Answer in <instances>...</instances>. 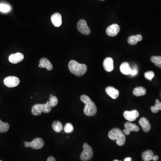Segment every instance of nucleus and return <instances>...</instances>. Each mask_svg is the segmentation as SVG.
Returning <instances> with one entry per match:
<instances>
[{
  "instance_id": "nucleus-6",
  "label": "nucleus",
  "mask_w": 161,
  "mask_h": 161,
  "mask_svg": "<svg viewBox=\"0 0 161 161\" xmlns=\"http://www.w3.org/2000/svg\"><path fill=\"white\" fill-rule=\"evenodd\" d=\"M44 140L40 138H35L31 142L27 141L24 142L25 147H31L34 150L41 149L44 146Z\"/></svg>"
},
{
  "instance_id": "nucleus-27",
  "label": "nucleus",
  "mask_w": 161,
  "mask_h": 161,
  "mask_svg": "<svg viewBox=\"0 0 161 161\" xmlns=\"http://www.w3.org/2000/svg\"><path fill=\"white\" fill-rule=\"evenodd\" d=\"M64 130L65 133L70 134L74 131V128L73 125L71 123H68L65 125Z\"/></svg>"
},
{
  "instance_id": "nucleus-2",
  "label": "nucleus",
  "mask_w": 161,
  "mask_h": 161,
  "mask_svg": "<svg viewBox=\"0 0 161 161\" xmlns=\"http://www.w3.org/2000/svg\"><path fill=\"white\" fill-rule=\"evenodd\" d=\"M69 68L71 72L78 77L84 75L87 70L86 65L79 64L75 60H70L69 64Z\"/></svg>"
},
{
  "instance_id": "nucleus-26",
  "label": "nucleus",
  "mask_w": 161,
  "mask_h": 161,
  "mask_svg": "<svg viewBox=\"0 0 161 161\" xmlns=\"http://www.w3.org/2000/svg\"><path fill=\"white\" fill-rule=\"evenodd\" d=\"M49 104L51 107H55L57 105L58 103V98L55 96H52L50 97L49 99Z\"/></svg>"
},
{
  "instance_id": "nucleus-15",
  "label": "nucleus",
  "mask_w": 161,
  "mask_h": 161,
  "mask_svg": "<svg viewBox=\"0 0 161 161\" xmlns=\"http://www.w3.org/2000/svg\"><path fill=\"white\" fill-rule=\"evenodd\" d=\"M52 23L55 27H59L62 24V17L60 14L58 13H54L51 17Z\"/></svg>"
},
{
  "instance_id": "nucleus-20",
  "label": "nucleus",
  "mask_w": 161,
  "mask_h": 161,
  "mask_svg": "<svg viewBox=\"0 0 161 161\" xmlns=\"http://www.w3.org/2000/svg\"><path fill=\"white\" fill-rule=\"evenodd\" d=\"M153 157V153L152 151L147 150L144 152L142 154V157L144 161H150L152 160Z\"/></svg>"
},
{
  "instance_id": "nucleus-8",
  "label": "nucleus",
  "mask_w": 161,
  "mask_h": 161,
  "mask_svg": "<svg viewBox=\"0 0 161 161\" xmlns=\"http://www.w3.org/2000/svg\"><path fill=\"white\" fill-rule=\"evenodd\" d=\"M4 83L8 87H14L19 85L20 80L16 77L9 76L4 79Z\"/></svg>"
},
{
  "instance_id": "nucleus-32",
  "label": "nucleus",
  "mask_w": 161,
  "mask_h": 161,
  "mask_svg": "<svg viewBox=\"0 0 161 161\" xmlns=\"http://www.w3.org/2000/svg\"><path fill=\"white\" fill-rule=\"evenodd\" d=\"M47 161H56V159L53 156H50L48 157Z\"/></svg>"
},
{
  "instance_id": "nucleus-34",
  "label": "nucleus",
  "mask_w": 161,
  "mask_h": 161,
  "mask_svg": "<svg viewBox=\"0 0 161 161\" xmlns=\"http://www.w3.org/2000/svg\"><path fill=\"white\" fill-rule=\"evenodd\" d=\"M124 161H131V158L130 157H126L124 159Z\"/></svg>"
},
{
  "instance_id": "nucleus-11",
  "label": "nucleus",
  "mask_w": 161,
  "mask_h": 161,
  "mask_svg": "<svg viewBox=\"0 0 161 161\" xmlns=\"http://www.w3.org/2000/svg\"><path fill=\"white\" fill-rule=\"evenodd\" d=\"M120 31V27L117 24H114L108 27L106 33L109 36L114 37L117 35Z\"/></svg>"
},
{
  "instance_id": "nucleus-13",
  "label": "nucleus",
  "mask_w": 161,
  "mask_h": 161,
  "mask_svg": "<svg viewBox=\"0 0 161 161\" xmlns=\"http://www.w3.org/2000/svg\"><path fill=\"white\" fill-rule=\"evenodd\" d=\"M103 67L106 71L110 72L114 69L113 60L111 57H107L103 61Z\"/></svg>"
},
{
  "instance_id": "nucleus-12",
  "label": "nucleus",
  "mask_w": 161,
  "mask_h": 161,
  "mask_svg": "<svg viewBox=\"0 0 161 161\" xmlns=\"http://www.w3.org/2000/svg\"><path fill=\"white\" fill-rule=\"evenodd\" d=\"M24 55L20 53L11 55L9 56V61L13 64H18L24 59Z\"/></svg>"
},
{
  "instance_id": "nucleus-28",
  "label": "nucleus",
  "mask_w": 161,
  "mask_h": 161,
  "mask_svg": "<svg viewBox=\"0 0 161 161\" xmlns=\"http://www.w3.org/2000/svg\"><path fill=\"white\" fill-rule=\"evenodd\" d=\"M128 41L129 44L131 45H135L138 42L135 35L130 36L128 39Z\"/></svg>"
},
{
  "instance_id": "nucleus-36",
  "label": "nucleus",
  "mask_w": 161,
  "mask_h": 161,
  "mask_svg": "<svg viewBox=\"0 0 161 161\" xmlns=\"http://www.w3.org/2000/svg\"><path fill=\"white\" fill-rule=\"evenodd\" d=\"M100 1H104V0H100Z\"/></svg>"
},
{
  "instance_id": "nucleus-22",
  "label": "nucleus",
  "mask_w": 161,
  "mask_h": 161,
  "mask_svg": "<svg viewBox=\"0 0 161 161\" xmlns=\"http://www.w3.org/2000/svg\"><path fill=\"white\" fill-rule=\"evenodd\" d=\"M10 125L7 123H4L0 120V133H6L9 130Z\"/></svg>"
},
{
  "instance_id": "nucleus-23",
  "label": "nucleus",
  "mask_w": 161,
  "mask_h": 161,
  "mask_svg": "<svg viewBox=\"0 0 161 161\" xmlns=\"http://www.w3.org/2000/svg\"><path fill=\"white\" fill-rule=\"evenodd\" d=\"M151 61L158 68H161V56H153L151 58Z\"/></svg>"
},
{
  "instance_id": "nucleus-37",
  "label": "nucleus",
  "mask_w": 161,
  "mask_h": 161,
  "mask_svg": "<svg viewBox=\"0 0 161 161\" xmlns=\"http://www.w3.org/2000/svg\"><path fill=\"white\" fill-rule=\"evenodd\" d=\"M0 161H1V160H0Z\"/></svg>"
},
{
  "instance_id": "nucleus-17",
  "label": "nucleus",
  "mask_w": 161,
  "mask_h": 161,
  "mask_svg": "<svg viewBox=\"0 0 161 161\" xmlns=\"http://www.w3.org/2000/svg\"><path fill=\"white\" fill-rule=\"evenodd\" d=\"M140 125L142 127V129L145 132L147 133L151 129V125L148 120L145 117H142L140 120Z\"/></svg>"
},
{
  "instance_id": "nucleus-35",
  "label": "nucleus",
  "mask_w": 161,
  "mask_h": 161,
  "mask_svg": "<svg viewBox=\"0 0 161 161\" xmlns=\"http://www.w3.org/2000/svg\"><path fill=\"white\" fill-rule=\"evenodd\" d=\"M113 161H118V160H114Z\"/></svg>"
},
{
  "instance_id": "nucleus-7",
  "label": "nucleus",
  "mask_w": 161,
  "mask_h": 161,
  "mask_svg": "<svg viewBox=\"0 0 161 161\" xmlns=\"http://www.w3.org/2000/svg\"><path fill=\"white\" fill-rule=\"evenodd\" d=\"M77 30L81 33L84 35H89L91 33V30L88 26L86 22L83 19L79 20L77 24Z\"/></svg>"
},
{
  "instance_id": "nucleus-29",
  "label": "nucleus",
  "mask_w": 161,
  "mask_h": 161,
  "mask_svg": "<svg viewBox=\"0 0 161 161\" xmlns=\"http://www.w3.org/2000/svg\"><path fill=\"white\" fill-rule=\"evenodd\" d=\"M155 77V74L153 71H148L145 72V77L146 79H148L150 81H151L153 77Z\"/></svg>"
},
{
  "instance_id": "nucleus-30",
  "label": "nucleus",
  "mask_w": 161,
  "mask_h": 161,
  "mask_svg": "<svg viewBox=\"0 0 161 161\" xmlns=\"http://www.w3.org/2000/svg\"><path fill=\"white\" fill-rule=\"evenodd\" d=\"M138 73V70L136 67H134L133 69H131V73L130 75L131 76H135L137 75Z\"/></svg>"
},
{
  "instance_id": "nucleus-19",
  "label": "nucleus",
  "mask_w": 161,
  "mask_h": 161,
  "mask_svg": "<svg viewBox=\"0 0 161 161\" xmlns=\"http://www.w3.org/2000/svg\"><path fill=\"white\" fill-rule=\"evenodd\" d=\"M52 128L57 133H60L64 129L63 124L59 121H54L52 124Z\"/></svg>"
},
{
  "instance_id": "nucleus-3",
  "label": "nucleus",
  "mask_w": 161,
  "mask_h": 161,
  "mask_svg": "<svg viewBox=\"0 0 161 161\" xmlns=\"http://www.w3.org/2000/svg\"><path fill=\"white\" fill-rule=\"evenodd\" d=\"M108 137L112 140L116 141L118 146L124 145L126 141V137L122 131L118 128L112 129L109 131Z\"/></svg>"
},
{
  "instance_id": "nucleus-21",
  "label": "nucleus",
  "mask_w": 161,
  "mask_h": 161,
  "mask_svg": "<svg viewBox=\"0 0 161 161\" xmlns=\"http://www.w3.org/2000/svg\"><path fill=\"white\" fill-rule=\"evenodd\" d=\"M146 92V89L143 87H137L134 89L133 93L136 96H141L145 95Z\"/></svg>"
},
{
  "instance_id": "nucleus-10",
  "label": "nucleus",
  "mask_w": 161,
  "mask_h": 161,
  "mask_svg": "<svg viewBox=\"0 0 161 161\" xmlns=\"http://www.w3.org/2000/svg\"><path fill=\"white\" fill-rule=\"evenodd\" d=\"M139 114L136 110L131 111H125L124 113V117L129 121H134L138 117Z\"/></svg>"
},
{
  "instance_id": "nucleus-16",
  "label": "nucleus",
  "mask_w": 161,
  "mask_h": 161,
  "mask_svg": "<svg viewBox=\"0 0 161 161\" xmlns=\"http://www.w3.org/2000/svg\"><path fill=\"white\" fill-rule=\"evenodd\" d=\"M106 92L107 94L113 99H116L119 96L118 90L115 89L113 87L108 86L106 88Z\"/></svg>"
},
{
  "instance_id": "nucleus-33",
  "label": "nucleus",
  "mask_w": 161,
  "mask_h": 161,
  "mask_svg": "<svg viewBox=\"0 0 161 161\" xmlns=\"http://www.w3.org/2000/svg\"><path fill=\"white\" fill-rule=\"evenodd\" d=\"M158 158H159V157L157 155L153 156V158L152 160H153V161H157L158 160Z\"/></svg>"
},
{
  "instance_id": "nucleus-14",
  "label": "nucleus",
  "mask_w": 161,
  "mask_h": 161,
  "mask_svg": "<svg viewBox=\"0 0 161 161\" xmlns=\"http://www.w3.org/2000/svg\"><path fill=\"white\" fill-rule=\"evenodd\" d=\"M41 68H46L48 70H52L53 69V65L50 61L46 58H43L39 61V65Z\"/></svg>"
},
{
  "instance_id": "nucleus-4",
  "label": "nucleus",
  "mask_w": 161,
  "mask_h": 161,
  "mask_svg": "<svg viewBox=\"0 0 161 161\" xmlns=\"http://www.w3.org/2000/svg\"><path fill=\"white\" fill-rule=\"evenodd\" d=\"M52 109V107L50 106L49 101L45 104H37L34 105L32 108V112L35 116L40 115L42 112L48 113Z\"/></svg>"
},
{
  "instance_id": "nucleus-31",
  "label": "nucleus",
  "mask_w": 161,
  "mask_h": 161,
  "mask_svg": "<svg viewBox=\"0 0 161 161\" xmlns=\"http://www.w3.org/2000/svg\"><path fill=\"white\" fill-rule=\"evenodd\" d=\"M135 36L138 41H141L142 40V36L141 34H137V35H135Z\"/></svg>"
},
{
  "instance_id": "nucleus-1",
  "label": "nucleus",
  "mask_w": 161,
  "mask_h": 161,
  "mask_svg": "<svg viewBox=\"0 0 161 161\" xmlns=\"http://www.w3.org/2000/svg\"><path fill=\"white\" fill-rule=\"evenodd\" d=\"M81 100L85 104L84 113L88 116H94L97 112V108L95 103L91 100V98L86 95L81 96Z\"/></svg>"
},
{
  "instance_id": "nucleus-18",
  "label": "nucleus",
  "mask_w": 161,
  "mask_h": 161,
  "mask_svg": "<svg viewBox=\"0 0 161 161\" xmlns=\"http://www.w3.org/2000/svg\"><path fill=\"white\" fill-rule=\"evenodd\" d=\"M120 70L122 74L124 75H130L131 73V69L129 63L124 62L120 66Z\"/></svg>"
},
{
  "instance_id": "nucleus-25",
  "label": "nucleus",
  "mask_w": 161,
  "mask_h": 161,
  "mask_svg": "<svg viewBox=\"0 0 161 161\" xmlns=\"http://www.w3.org/2000/svg\"><path fill=\"white\" fill-rule=\"evenodd\" d=\"M11 10V6L8 4L0 3V11L3 13H8Z\"/></svg>"
},
{
  "instance_id": "nucleus-24",
  "label": "nucleus",
  "mask_w": 161,
  "mask_h": 161,
  "mask_svg": "<svg viewBox=\"0 0 161 161\" xmlns=\"http://www.w3.org/2000/svg\"><path fill=\"white\" fill-rule=\"evenodd\" d=\"M151 110L153 113H157L159 110H161V102H159L158 99H156L155 105L151 107Z\"/></svg>"
},
{
  "instance_id": "nucleus-5",
  "label": "nucleus",
  "mask_w": 161,
  "mask_h": 161,
  "mask_svg": "<svg viewBox=\"0 0 161 161\" xmlns=\"http://www.w3.org/2000/svg\"><path fill=\"white\" fill-rule=\"evenodd\" d=\"M83 150L80 156V158L82 161H87L91 159L93 156V151L91 146L86 143L83 146Z\"/></svg>"
},
{
  "instance_id": "nucleus-9",
  "label": "nucleus",
  "mask_w": 161,
  "mask_h": 161,
  "mask_svg": "<svg viewBox=\"0 0 161 161\" xmlns=\"http://www.w3.org/2000/svg\"><path fill=\"white\" fill-rule=\"evenodd\" d=\"M124 127L125 129H124L123 133L125 135H129L131 131H138L140 129L138 126L134 124L131 123L130 122H127L124 124Z\"/></svg>"
}]
</instances>
